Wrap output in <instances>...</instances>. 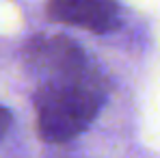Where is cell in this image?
<instances>
[{
    "instance_id": "2",
    "label": "cell",
    "mask_w": 160,
    "mask_h": 158,
    "mask_svg": "<svg viewBox=\"0 0 160 158\" xmlns=\"http://www.w3.org/2000/svg\"><path fill=\"white\" fill-rule=\"evenodd\" d=\"M30 63L48 74V82H63V80H76L82 78L89 72L87 56L74 41L67 37H48V39H37L28 48ZM46 82V84H48Z\"/></svg>"
},
{
    "instance_id": "3",
    "label": "cell",
    "mask_w": 160,
    "mask_h": 158,
    "mask_svg": "<svg viewBox=\"0 0 160 158\" xmlns=\"http://www.w3.org/2000/svg\"><path fill=\"white\" fill-rule=\"evenodd\" d=\"M50 20L91 33H112L121 26V9L115 0H48Z\"/></svg>"
},
{
    "instance_id": "4",
    "label": "cell",
    "mask_w": 160,
    "mask_h": 158,
    "mask_svg": "<svg viewBox=\"0 0 160 158\" xmlns=\"http://www.w3.org/2000/svg\"><path fill=\"white\" fill-rule=\"evenodd\" d=\"M9 126H11V113L4 106H0V139L4 136V132L9 130Z\"/></svg>"
},
{
    "instance_id": "1",
    "label": "cell",
    "mask_w": 160,
    "mask_h": 158,
    "mask_svg": "<svg viewBox=\"0 0 160 158\" xmlns=\"http://www.w3.org/2000/svg\"><path fill=\"white\" fill-rule=\"evenodd\" d=\"M35 100L41 139L48 143H63L91 126L104 102V91L91 74H87L76 80L48 82Z\"/></svg>"
}]
</instances>
